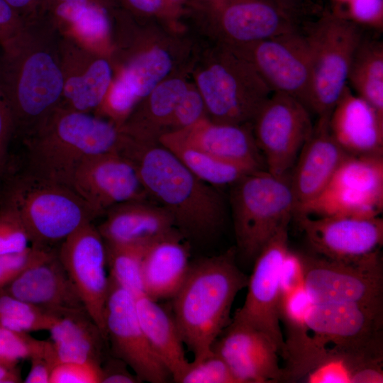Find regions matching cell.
<instances>
[{"label": "cell", "mask_w": 383, "mask_h": 383, "mask_svg": "<svg viewBox=\"0 0 383 383\" xmlns=\"http://www.w3.org/2000/svg\"><path fill=\"white\" fill-rule=\"evenodd\" d=\"M60 36L48 12L0 43V82L15 134L23 136L58 106L63 89Z\"/></svg>", "instance_id": "cell-1"}, {"label": "cell", "mask_w": 383, "mask_h": 383, "mask_svg": "<svg viewBox=\"0 0 383 383\" xmlns=\"http://www.w3.org/2000/svg\"><path fill=\"white\" fill-rule=\"evenodd\" d=\"M118 152L133 163L147 196L167 211L184 238L204 241L221 231L227 216L223 197L170 150L124 136Z\"/></svg>", "instance_id": "cell-2"}, {"label": "cell", "mask_w": 383, "mask_h": 383, "mask_svg": "<svg viewBox=\"0 0 383 383\" xmlns=\"http://www.w3.org/2000/svg\"><path fill=\"white\" fill-rule=\"evenodd\" d=\"M231 248L191 263L188 274L172 297V313L186 348L199 359L231 323L234 300L247 287L248 277L236 262Z\"/></svg>", "instance_id": "cell-3"}, {"label": "cell", "mask_w": 383, "mask_h": 383, "mask_svg": "<svg viewBox=\"0 0 383 383\" xmlns=\"http://www.w3.org/2000/svg\"><path fill=\"white\" fill-rule=\"evenodd\" d=\"M22 137L26 153L25 172L68 187L82 162L93 155L118 151L123 140L120 128L111 122L59 106Z\"/></svg>", "instance_id": "cell-4"}, {"label": "cell", "mask_w": 383, "mask_h": 383, "mask_svg": "<svg viewBox=\"0 0 383 383\" xmlns=\"http://www.w3.org/2000/svg\"><path fill=\"white\" fill-rule=\"evenodd\" d=\"M23 221L32 245L54 248L99 216L70 187L26 172L7 185L1 201Z\"/></svg>", "instance_id": "cell-5"}, {"label": "cell", "mask_w": 383, "mask_h": 383, "mask_svg": "<svg viewBox=\"0 0 383 383\" xmlns=\"http://www.w3.org/2000/svg\"><path fill=\"white\" fill-rule=\"evenodd\" d=\"M231 206L236 251L254 261L278 230L290 223L296 211L289 174L255 170L231 185Z\"/></svg>", "instance_id": "cell-6"}, {"label": "cell", "mask_w": 383, "mask_h": 383, "mask_svg": "<svg viewBox=\"0 0 383 383\" xmlns=\"http://www.w3.org/2000/svg\"><path fill=\"white\" fill-rule=\"evenodd\" d=\"M196 78L206 116L216 123H252L272 93L249 62L222 44Z\"/></svg>", "instance_id": "cell-7"}, {"label": "cell", "mask_w": 383, "mask_h": 383, "mask_svg": "<svg viewBox=\"0 0 383 383\" xmlns=\"http://www.w3.org/2000/svg\"><path fill=\"white\" fill-rule=\"evenodd\" d=\"M308 326L316 348H328L355 370L383 362V312L348 303H312Z\"/></svg>", "instance_id": "cell-8"}, {"label": "cell", "mask_w": 383, "mask_h": 383, "mask_svg": "<svg viewBox=\"0 0 383 383\" xmlns=\"http://www.w3.org/2000/svg\"><path fill=\"white\" fill-rule=\"evenodd\" d=\"M303 30L311 60V112L329 115L347 85L350 62L365 30L337 16H323Z\"/></svg>", "instance_id": "cell-9"}, {"label": "cell", "mask_w": 383, "mask_h": 383, "mask_svg": "<svg viewBox=\"0 0 383 383\" xmlns=\"http://www.w3.org/2000/svg\"><path fill=\"white\" fill-rule=\"evenodd\" d=\"M300 255L304 287L312 303L354 304L383 312L380 251L352 262L328 259L313 252Z\"/></svg>", "instance_id": "cell-10"}, {"label": "cell", "mask_w": 383, "mask_h": 383, "mask_svg": "<svg viewBox=\"0 0 383 383\" xmlns=\"http://www.w3.org/2000/svg\"><path fill=\"white\" fill-rule=\"evenodd\" d=\"M225 46L249 62L272 92L294 97L311 112V60L303 29Z\"/></svg>", "instance_id": "cell-11"}, {"label": "cell", "mask_w": 383, "mask_h": 383, "mask_svg": "<svg viewBox=\"0 0 383 383\" xmlns=\"http://www.w3.org/2000/svg\"><path fill=\"white\" fill-rule=\"evenodd\" d=\"M382 209L383 155H350L322 192L294 215L374 217Z\"/></svg>", "instance_id": "cell-12"}, {"label": "cell", "mask_w": 383, "mask_h": 383, "mask_svg": "<svg viewBox=\"0 0 383 383\" xmlns=\"http://www.w3.org/2000/svg\"><path fill=\"white\" fill-rule=\"evenodd\" d=\"M266 170L276 175L290 173L313 127L310 111L294 97L273 91L252 123Z\"/></svg>", "instance_id": "cell-13"}, {"label": "cell", "mask_w": 383, "mask_h": 383, "mask_svg": "<svg viewBox=\"0 0 383 383\" xmlns=\"http://www.w3.org/2000/svg\"><path fill=\"white\" fill-rule=\"evenodd\" d=\"M289 225L287 223L278 230L254 260L245 301L233 316L267 335L284 360L286 348L279 320L280 275L289 250Z\"/></svg>", "instance_id": "cell-14"}, {"label": "cell", "mask_w": 383, "mask_h": 383, "mask_svg": "<svg viewBox=\"0 0 383 383\" xmlns=\"http://www.w3.org/2000/svg\"><path fill=\"white\" fill-rule=\"evenodd\" d=\"M58 257L87 313L107 341L104 311L109 288L105 243L97 227L88 223L59 245Z\"/></svg>", "instance_id": "cell-15"}, {"label": "cell", "mask_w": 383, "mask_h": 383, "mask_svg": "<svg viewBox=\"0 0 383 383\" xmlns=\"http://www.w3.org/2000/svg\"><path fill=\"white\" fill-rule=\"evenodd\" d=\"M104 323L113 355L123 360L140 382L165 383L172 379L140 326L135 297L110 279Z\"/></svg>", "instance_id": "cell-16"}, {"label": "cell", "mask_w": 383, "mask_h": 383, "mask_svg": "<svg viewBox=\"0 0 383 383\" xmlns=\"http://www.w3.org/2000/svg\"><path fill=\"white\" fill-rule=\"evenodd\" d=\"M312 252L345 262L362 259L380 251L383 220L379 216H317L295 214Z\"/></svg>", "instance_id": "cell-17"}, {"label": "cell", "mask_w": 383, "mask_h": 383, "mask_svg": "<svg viewBox=\"0 0 383 383\" xmlns=\"http://www.w3.org/2000/svg\"><path fill=\"white\" fill-rule=\"evenodd\" d=\"M70 187L99 216L116 205L148 196L135 165L118 151L85 159L74 171Z\"/></svg>", "instance_id": "cell-18"}, {"label": "cell", "mask_w": 383, "mask_h": 383, "mask_svg": "<svg viewBox=\"0 0 383 383\" xmlns=\"http://www.w3.org/2000/svg\"><path fill=\"white\" fill-rule=\"evenodd\" d=\"M202 3L224 45L250 43L303 29L282 9L267 0Z\"/></svg>", "instance_id": "cell-19"}, {"label": "cell", "mask_w": 383, "mask_h": 383, "mask_svg": "<svg viewBox=\"0 0 383 383\" xmlns=\"http://www.w3.org/2000/svg\"><path fill=\"white\" fill-rule=\"evenodd\" d=\"M212 350L223 359L238 383L285 382L275 343L262 331L233 317Z\"/></svg>", "instance_id": "cell-20"}, {"label": "cell", "mask_w": 383, "mask_h": 383, "mask_svg": "<svg viewBox=\"0 0 383 383\" xmlns=\"http://www.w3.org/2000/svg\"><path fill=\"white\" fill-rule=\"evenodd\" d=\"M60 52L63 89L58 106L87 113L95 111L113 80L110 57L62 33Z\"/></svg>", "instance_id": "cell-21"}, {"label": "cell", "mask_w": 383, "mask_h": 383, "mask_svg": "<svg viewBox=\"0 0 383 383\" xmlns=\"http://www.w3.org/2000/svg\"><path fill=\"white\" fill-rule=\"evenodd\" d=\"M330 115L318 116L290 171L295 213L322 192L343 162L350 156L330 132Z\"/></svg>", "instance_id": "cell-22"}, {"label": "cell", "mask_w": 383, "mask_h": 383, "mask_svg": "<svg viewBox=\"0 0 383 383\" xmlns=\"http://www.w3.org/2000/svg\"><path fill=\"white\" fill-rule=\"evenodd\" d=\"M1 290L48 312L85 309L55 249L27 267Z\"/></svg>", "instance_id": "cell-23"}, {"label": "cell", "mask_w": 383, "mask_h": 383, "mask_svg": "<svg viewBox=\"0 0 383 383\" xmlns=\"http://www.w3.org/2000/svg\"><path fill=\"white\" fill-rule=\"evenodd\" d=\"M162 135L255 170H266L253 135L252 123H221L204 118L189 127Z\"/></svg>", "instance_id": "cell-24"}, {"label": "cell", "mask_w": 383, "mask_h": 383, "mask_svg": "<svg viewBox=\"0 0 383 383\" xmlns=\"http://www.w3.org/2000/svg\"><path fill=\"white\" fill-rule=\"evenodd\" d=\"M329 130L351 156L383 155V116L348 84L331 111Z\"/></svg>", "instance_id": "cell-25"}, {"label": "cell", "mask_w": 383, "mask_h": 383, "mask_svg": "<svg viewBox=\"0 0 383 383\" xmlns=\"http://www.w3.org/2000/svg\"><path fill=\"white\" fill-rule=\"evenodd\" d=\"M105 214L97 227L105 243L148 245L178 231L167 211L145 199L119 204Z\"/></svg>", "instance_id": "cell-26"}, {"label": "cell", "mask_w": 383, "mask_h": 383, "mask_svg": "<svg viewBox=\"0 0 383 383\" xmlns=\"http://www.w3.org/2000/svg\"><path fill=\"white\" fill-rule=\"evenodd\" d=\"M311 305L305 288L281 296L279 320L286 334V365L283 367L285 382H296L305 377L321 357L308 326Z\"/></svg>", "instance_id": "cell-27"}, {"label": "cell", "mask_w": 383, "mask_h": 383, "mask_svg": "<svg viewBox=\"0 0 383 383\" xmlns=\"http://www.w3.org/2000/svg\"><path fill=\"white\" fill-rule=\"evenodd\" d=\"M184 238L177 231L148 246L142 276L145 294L152 299H172L184 282L191 265Z\"/></svg>", "instance_id": "cell-28"}, {"label": "cell", "mask_w": 383, "mask_h": 383, "mask_svg": "<svg viewBox=\"0 0 383 383\" xmlns=\"http://www.w3.org/2000/svg\"><path fill=\"white\" fill-rule=\"evenodd\" d=\"M52 343L58 362H94L101 365L107 343L87 310L67 309L50 312Z\"/></svg>", "instance_id": "cell-29"}, {"label": "cell", "mask_w": 383, "mask_h": 383, "mask_svg": "<svg viewBox=\"0 0 383 383\" xmlns=\"http://www.w3.org/2000/svg\"><path fill=\"white\" fill-rule=\"evenodd\" d=\"M139 323L152 350L178 382L189 361L172 311L144 294L135 298Z\"/></svg>", "instance_id": "cell-30"}, {"label": "cell", "mask_w": 383, "mask_h": 383, "mask_svg": "<svg viewBox=\"0 0 383 383\" xmlns=\"http://www.w3.org/2000/svg\"><path fill=\"white\" fill-rule=\"evenodd\" d=\"M111 11L94 4L62 3L50 6L48 12L62 34L72 37L92 50L110 57Z\"/></svg>", "instance_id": "cell-31"}, {"label": "cell", "mask_w": 383, "mask_h": 383, "mask_svg": "<svg viewBox=\"0 0 383 383\" xmlns=\"http://www.w3.org/2000/svg\"><path fill=\"white\" fill-rule=\"evenodd\" d=\"M117 60L121 73L131 85L141 101L161 82L165 79L172 68V58L161 47L140 50L137 48L116 45L113 46L110 57Z\"/></svg>", "instance_id": "cell-32"}, {"label": "cell", "mask_w": 383, "mask_h": 383, "mask_svg": "<svg viewBox=\"0 0 383 383\" xmlns=\"http://www.w3.org/2000/svg\"><path fill=\"white\" fill-rule=\"evenodd\" d=\"M365 30L348 74L350 88L383 116V42Z\"/></svg>", "instance_id": "cell-33"}, {"label": "cell", "mask_w": 383, "mask_h": 383, "mask_svg": "<svg viewBox=\"0 0 383 383\" xmlns=\"http://www.w3.org/2000/svg\"><path fill=\"white\" fill-rule=\"evenodd\" d=\"M157 142L170 150L196 177L213 187L231 186L247 174L255 171L248 166L213 156L165 135H161Z\"/></svg>", "instance_id": "cell-34"}, {"label": "cell", "mask_w": 383, "mask_h": 383, "mask_svg": "<svg viewBox=\"0 0 383 383\" xmlns=\"http://www.w3.org/2000/svg\"><path fill=\"white\" fill-rule=\"evenodd\" d=\"M149 245L105 243L109 279L135 298L145 294L142 266Z\"/></svg>", "instance_id": "cell-35"}, {"label": "cell", "mask_w": 383, "mask_h": 383, "mask_svg": "<svg viewBox=\"0 0 383 383\" xmlns=\"http://www.w3.org/2000/svg\"><path fill=\"white\" fill-rule=\"evenodd\" d=\"M50 312L28 304L0 289V327L19 332L48 331Z\"/></svg>", "instance_id": "cell-36"}, {"label": "cell", "mask_w": 383, "mask_h": 383, "mask_svg": "<svg viewBox=\"0 0 383 383\" xmlns=\"http://www.w3.org/2000/svg\"><path fill=\"white\" fill-rule=\"evenodd\" d=\"M28 333L0 327V358L18 362L53 348L52 341L38 340Z\"/></svg>", "instance_id": "cell-37"}, {"label": "cell", "mask_w": 383, "mask_h": 383, "mask_svg": "<svg viewBox=\"0 0 383 383\" xmlns=\"http://www.w3.org/2000/svg\"><path fill=\"white\" fill-rule=\"evenodd\" d=\"M179 383H238L223 359L213 350L199 359H193Z\"/></svg>", "instance_id": "cell-38"}, {"label": "cell", "mask_w": 383, "mask_h": 383, "mask_svg": "<svg viewBox=\"0 0 383 383\" xmlns=\"http://www.w3.org/2000/svg\"><path fill=\"white\" fill-rule=\"evenodd\" d=\"M30 238L17 212L0 201V255L21 252L28 246Z\"/></svg>", "instance_id": "cell-39"}, {"label": "cell", "mask_w": 383, "mask_h": 383, "mask_svg": "<svg viewBox=\"0 0 383 383\" xmlns=\"http://www.w3.org/2000/svg\"><path fill=\"white\" fill-rule=\"evenodd\" d=\"M204 118H207L206 111L201 94L189 87L173 111L167 133L189 127Z\"/></svg>", "instance_id": "cell-40"}, {"label": "cell", "mask_w": 383, "mask_h": 383, "mask_svg": "<svg viewBox=\"0 0 383 383\" xmlns=\"http://www.w3.org/2000/svg\"><path fill=\"white\" fill-rule=\"evenodd\" d=\"M52 249L31 245L21 252L0 255V289Z\"/></svg>", "instance_id": "cell-41"}, {"label": "cell", "mask_w": 383, "mask_h": 383, "mask_svg": "<svg viewBox=\"0 0 383 383\" xmlns=\"http://www.w3.org/2000/svg\"><path fill=\"white\" fill-rule=\"evenodd\" d=\"M304 378L313 383H351L350 372L343 357L328 348Z\"/></svg>", "instance_id": "cell-42"}, {"label": "cell", "mask_w": 383, "mask_h": 383, "mask_svg": "<svg viewBox=\"0 0 383 383\" xmlns=\"http://www.w3.org/2000/svg\"><path fill=\"white\" fill-rule=\"evenodd\" d=\"M101 365L64 362L55 365L50 383H101Z\"/></svg>", "instance_id": "cell-43"}, {"label": "cell", "mask_w": 383, "mask_h": 383, "mask_svg": "<svg viewBox=\"0 0 383 383\" xmlns=\"http://www.w3.org/2000/svg\"><path fill=\"white\" fill-rule=\"evenodd\" d=\"M304 270L299 252L288 250L281 270V296L305 288Z\"/></svg>", "instance_id": "cell-44"}, {"label": "cell", "mask_w": 383, "mask_h": 383, "mask_svg": "<svg viewBox=\"0 0 383 383\" xmlns=\"http://www.w3.org/2000/svg\"><path fill=\"white\" fill-rule=\"evenodd\" d=\"M353 22L375 30L382 27V0H349ZM376 31V30H375Z\"/></svg>", "instance_id": "cell-45"}, {"label": "cell", "mask_w": 383, "mask_h": 383, "mask_svg": "<svg viewBox=\"0 0 383 383\" xmlns=\"http://www.w3.org/2000/svg\"><path fill=\"white\" fill-rule=\"evenodd\" d=\"M14 134L12 114L0 82V179L6 169L9 144Z\"/></svg>", "instance_id": "cell-46"}, {"label": "cell", "mask_w": 383, "mask_h": 383, "mask_svg": "<svg viewBox=\"0 0 383 383\" xmlns=\"http://www.w3.org/2000/svg\"><path fill=\"white\" fill-rule=\"evenodd\" d=\"M115 1L118 7L133 18L174 14L165 0H115Z\"/></svg>", "instance_id": "cell-47"}, {"label": "cell", "mask_w": 383, "mask_h": 383, "mask_svg": "<svg viewBox=\"0 0 383 383\" xmlns=\"http://www.w3.org/2000/svg\"><path fill=\"white\" fill-rule=\"evenodd\" d=\"M30 360L31 362L30 369L23 382L26 383H50L52 370L58 363L54 348L49 352L32 357Z\"/></svg>", "instance_id": "cell-48"}, {"label": "cell", "mask_w": 383, "mask_h": 383, "mask_svg": "<svg viewBox=\"0 0 383 383\" xmlns=\"http://www.w3.org/2000/svg\"><path fill=\"white\" fill-rule=\"evenodd\" d=\"M128 366L116 357L109 359L101 365V383H138L141 382L138 377L132 373Z\"/></svg>", "instance_id": "cell-49"}, {"label": "cell", "mask_w": 383, "mask_h": 383, "mask_svg": "<svg viewBox=\"0 0 383 383\" xmlns=\"http://www.w3.org/2000/svg\"><path fill=\"white\" fill-rule=\"evenodd\" d=\"M24 23L22 18L5 0H0V43L15 35Z\"/></svg>", "instance_id": "cell-50"}, {"label": "cell", "mask_w": 383, "mask_h": 383, "mask_svg": "<svg viewBox=\"0 0 383 383\" xmlns=\"http://www.w3.org/2000/svg\"><path fill=\"white\" fill-rule=\"evenodd\" d=\"M26 22L48 13L50 0H5Z\"/></svg>", "instance_id": "cell-51"}, {"label": "cell", "mask_w": 383, "mask_h": 383, "mask_svg": "<svg viewBox=\"0 0 383 383\" xmlns=\"http://www.w3.org/2000/svg\"><path fill=\"white\" fill-rule=\"evenodd\" d=\"M17 365L18 363L13 362L0 363V383H18L22 382Z\"/></svg>", "instance_id": "cell-52"}, {"label": "cell", "mask_w": 383, "mask_h": 383, "mask_svg": "<svg viewBox=\"0 0 383 383\" xmlns=\"http://www.w3.org/2000/svg\"><path fill=\"white\" fill-rule=\"evenodd\" d=\"M62 3H77V4H94V5L102 6L110 11L113 10L114 8L118 6L115 0H50V6L53 4H62Z\"/></svg>", "instance_id": "cell-53"}, {"label": "cell", "mask_w": 383, "mask_h": 383, "mask_svg": "<svg viewBox=\"0 0 383 383\" xmlns=\"http://www.w3.org/2000/svg\"><path fill=\"white\" fill-rule=\"evenodd\" d=\"M184 0H165L169 7L175 13Z\"/></svg>", "instance_id": "cell-54"}, {"label": "cell", "mask_w": 383, "mask_h": 383, "mask_svg": "<svg viewBox=\"0 0 383 383\" xmlns=\"http://www.w3.org/2000/svg\"><path fill=\"white\" fill-rule=\"evenodd\" d=\"M1 362H13V363H18V362H13L7 361V360H3V359L0 358V363H1Z\"/></svg>", "instance_id": "cell-55"}, {"label": "cell", "mask_w": 383, "mask_h": 383, "mask_svg": "<svg viewBox=\"0 0 383 383\" xmlns=\"http://www.w3.org/2000/svg\"><path fill=\"white\" fill-rule=\"evenodd\" d=\"M201 2H206V1H211V0H200Z\"/></svg>", "instance_id": "cell-56"}]
</instances>
